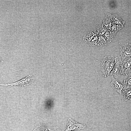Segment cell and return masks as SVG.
<instances>
[{"label":"cell","mask_w":131,"mask_h":131,"mask_svg":"<svg viewBox=\"0 0 131 131\" xmlns=\"http://www.w3.org/2000/svg\"><path fill=\"white\" fill-rule=\"evenodd\" d=\"M115 58L113 56H106L101 62L103 76L106 77L110 75L115 64Z\"/></svg>","instance_id":"cell-1"},{"label":"cell","mask_w":131,"mask_h":131,"mask_svg":"<svg viewBox=\"0 0 131 131\" xmlns=\"http://www.w3.org/2000/svg\"><path fill=\"white\" fill-rule=\"evenodd\" d=\"M124 60L122 59L120 55L115 59L114 67L110 75L117 77L121 75L122 71V62Z\"/></svg>","instance_id":"cell-2"},{"label":"cell","mask_w":131,"mask_h":131,"mask_svg":"<svg viewBox=\"0 0 131 131\" xmlns=\"http://www.w3.org/2000/svg\"><path fill=\"white\" fill-rule=\"evenodd\" d=\"M86 127V125L85 124L79 123L70 118L68 119L66 128L64 131L79 130L83 129Z\"/></svg>","instance_id":"cell-3"},{"label":"cell","mask_w":131,"mask_h":131,"mask_svg":"<svg viewBox=\"0 0 131 131\" xmlns=\"http://www.w3.org/2000/svg\"><path fill=\"white\" fill-rule=\"evenodd\" d=\"M34 77L32 75H30L14 83L5 84H0V85L6 86L8 85H10L12 86L13 85H19L23 86L31 84L34 82Z\"/></svg>","instance_id":"cell-4"},{"label":"cell","mask_w":131,"mask_h":131,"mask_svg":"<svg viewBox=\"0 0 131 131\" xmlns=\"http://www.w3.org/2000/svg\"><path fill=\"white\" fill-rule=\"evenodd\" d=\"M120 54L122 59L131 57V44L127 43L120 47Z\"/></svg>","instance_id":"cell-5"},{"label":"cell","mask_w":131,"mask_h":131,"mask_svg":"<svg viewBox=\"0 0 131 131\" xmlns=\"http://www.w3.org/2000/svg\"><path fill=\"white\" fill-rule=\"evenodd\" d=\"M121 75L126 76L131 75V57L123 61Z\"/></svg>","instance_id":"cell-6"},{"label":"cell","mask_w":131,"mask_h":131,"mask_svg":"<svg viewBox=\"0 0 131 131\" xmlns=\"http://www.w3.org/2000/svg\"><path fill=\"white\" fill-rule=\"evenodd\" d=\"M112 79L111 83V85L113 88L116 91L118 92L121 95L122 94V91L123 89L124 86L117 79H115L112 76Z\"/></svg>","instance_id":"cell-7"},{"label":"cell","mask_w":131,"mask_h":131,"mask_svg":"<svg viewBox=\"0 0 131 131\" xmlns=\"http://www.w3.org/2000/svg\"><path fill=\"white\" fill-rule=\"evenodd\" d=\"M123 96L125 100L131 102V89L125 90L123 91Z\"/></svg>","instance_id":"cell-8"},{"label":"cell","mask_w":131,"mask_h":131,"mask_svg":"<svg viewBox=\"0 0 131 131\" xmlns=\"http://www.w3.org/2000/svg\"><path fill=\"white\" fill-rule=\"evenodd\" d=\"M33 131H50L49 127L39 125L36 127Z\"/></svg>","instance_id":"cell-9"},{"label":"cell","mask_w":131,"mask_h":131,"mask_svg":"<svg viewBox=\"0 0 131 131\" xmlns=\"http://www.w3.org/2000/svg\"><path fill=\"white\" fill-rule=\"evenodd\" d=\"M123 82L124 84L127 85L126 89L130 88L131 89V77H129L124 80Z\"/></svg>","instance_id":"cell-10"},{"label":"cell","mask_w":131,"mask_h":131,"mask_svg":"<svg viewBox=\"0 0 131 131\" xmlns=\"http://www.w3.org/2000/svg\"><path fill=\"white\" fill-rule=\"evenodd\" d=\"M49 128L50 131H62L60 128L58 127H49Z\"/></svg>","instance_id":"cell-11"}]
</instances>
